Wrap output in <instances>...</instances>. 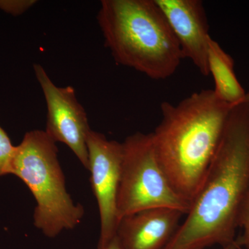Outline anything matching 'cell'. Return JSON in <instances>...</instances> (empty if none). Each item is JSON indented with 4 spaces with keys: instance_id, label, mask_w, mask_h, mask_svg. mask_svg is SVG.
<instances>
[{
    "instance_id": "9",
    "label": "cell",
    "mask_w": 249,
    "mask_h": 249,
    "mask_svg": "<svg viewBox=\"0 0 249 249\" xmlns=\"http://www.w3.org/2000/svg\"><path fill=\"white\" fill-rule=\"evenodd\" d=\"M184 213L169 208L144 210L119 219L116 236L123 249H164Z\"/></svg>"
},
{
    "instance_id": "8",
    "label": "cell",
    "mask_w": 249,
    "mask_h": 249,
    "mask_svg": "<svg viewBox=\"0 0 249 249\" xmlns=\"http://www.w3.org/2000/svg\"><path fill=\"white\" fill-rule=\"evenodd\" d=\"M178 40L183 59L191 60L204 76H209L208 45L211 36L201 0H155Z\"/></svg>"
},
{
    "instance_id": "4",
    "label": "cell",
    "mask_w": 249,
    "mask_h": 249,
    "mask_svg": "<svg viewBox=\"0 0 249 249\" xmlns=\"http://www.w3.org/2000/svg\"><path fill=\"white\" fill-rule=\"evenodd\" d=\"M58 152L56 142L45 130L35 129L16 146L11 162V175L27 185L37 203L34 225L49 238L74 229L85 214L67 192Z\"/></svg>"
},
{
    "instance_id": "13",
    "label": "cell",
    "mask_w": 249,
    "mask_h": 249,
    "mask_svg": "<svg viewBox=\"0 0 249 249\" xmlns=\"http://www.w3.org/2000/svg\"><path fill=\"white\" fill-rule=\"evenodd\" d=\"M239 227L243 229V234L238 237L241 245L242 247L249 249V188L241 209Z\"/></svg>"
},
{
    "instance_id": "10",
    "label": "cell",
    "mask_w": 249,
    "mask_h": 249,
    "mask_svg": "<svg viewBox=\"0 0 249 249\" xmlns=\"http://www.w3.org/2000/svg\"><path fill=\"white\" fill-rule=\"evenodd\" d=\"M207 59L209 75L213 77L216 96L229 104L235 105L242 101L247 93L236 77L233 58L211 37L208 45Z\"/></svg>"
},
{
    "instance_id": "7",
    "label": "cell",
    "mask_w": 249,
    "mask_h": 249,
    "mask_svg": "<svg viewBox=\"0 0 249 249\" xmlns=\"http://www.w3.org/2000/svg\"><path fill=\"white\" fill-rule=\"evenodd\" d=\"M36 78L47 107L45 132L55 142L66 145L85 169L89 170L87 141L91 128L84 107L71 86L58 87L39 64L34 65Z\"/></svg>"
},
{
    "instance_id": "11",
    "label": "cell",
    "mask_w": 249,
    "mask_h": 249,
    "mask_svg": "<svg viewBox=\"0 0 249 249\" xmlns=\"http://www.w3.org/2000/svg\"><path fill=\"white\" fill-rule=\"evenodd\" d=\"M15 150L16 146L13 145L7 133L0 126V177L11 174Z\"/></svg>"
},
{
    "instance_id": "3",
    "label": "cell",
    "mask_w": 249,
    "mask_h": 249,
    "mask_svg": "<svg viewBox=\"0 0 249 249\" xmlns=\"http://www.w3.org/2000/svg\"><path fill=\"white\" fill-rule=\"evenodd\" d=\"M97 21L116 63L157 80L178 70L182 52L155 0H103Z\"/></svg>"
},
{
    "instance_id": "12",
    "label": "cell",
    "mask_w": 249,
    "mask_h": 249,
    "mask_svg": "<svg viewBox=\"0 0 249 249\" xmlns=\"http://www.w3.org/2000/svg\"><path fill=\"white\" fill-rule=\"evenodd\" d=\"M37 3L36 0H0V10L13 16H19Z\"/></svg>"
},
{
    "instance_id": "15",
    "label": "cell",
    "mask_w": 249,
    "mask_h": 249,
    "mask_svg": "<svg viewBox=\"0 0 249 249\" xmlns=\"http://www.w3.org/2000/svg\"><path fill=\"white\" fill-rule=\"evenodd\" d=\"M106 249H123L122 247L119 243V240H118L117 237L115 236L112 241L107 246V248Z\"/></svg>"
},
{
    "instance_id": "6",
    "label": "cell",
    "mask_w": 249,
    "mask_h": 249,
    "mask_svg": "<svg viewBox=\"0 0 249 249\" xmlns=\"http://www.w3.org/2000/svg\"><path fill=\"white\" fill-rule=\"evenodd\" d=\"M89 171L93 195L99 211L98 249H106L115 237L119 222L118 193L122 165V142L109 140L104 134L91 129L87 141Z\"/></svg>"
},
{
    "instance_id": "2",
    "label": "cell",
    "mask_w": 249,
    "mask_h": 249,
    "mask_svg": "<svg viewBox=\"0 0 249 249\" xmlns=\"http://www.w3.org/2000/svg\"><path fill=\"white\" fill-rule=\"evenodd\" d=\"M234 106L219 99L213 89L192 93L178 105L160 104L162 119L152 132L156 155L174 190L190 204Z\"/></svg>"
},
{
    "instance_id": "1",
    "label": "cell",
    "mask_w": 249,
    "mask_h": 249,
    "mask_svg": "<svg viewBox=\"0 0 249 249\" xmlns=\"http://www.w3.org/2000/svg\"><path fill=\"white\" fill-rule=\"evenodd\" d=\"M249 188V91L232 108L186 218L164 249H205L232 244Z\"/></svg>"
},
{
    "instance_id": "5",
    "label": "cell",
    "mask_w": 249,
    "mask_h": 249,
    "mask_svg": "<svg viewBox=\"0 0 249 249\" xmlns=\"http://www.w3.org/2000/svg\"><path fill=\"white\" fill-rule=\"evenodd\" d=\"M117 210L119 219L144 210L169 208L186 214L190 203L178 196L160 166L152 133L137 132L122 142Z\"/></svg>"
},
{
    "instance_id": "14",
    "label": "cell",
    "mask_w": 249,
    "mask_h": 249,
    "mask_svg": "<svg viewBox=\"0 0 249 249\" xmlns=\"http://www.w3.org/2000/svg\"><path fill=\"white\" fill-rule=\"evenodd\" d=\"M242 247L240 239H239V237H237L232 244L227 246V247H222L221 249H241Z\"/></svg>"
}]
</instances>
